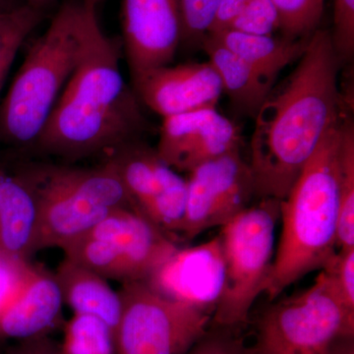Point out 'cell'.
<instances>
[{"instance_id":"1","label":"cell","mask_w":354,"mask_h":354,"mask_svg":"<svg viewBox=\"0 0 354 354\" xmlns=\"http://www.w3.org/2000/svg\"><path fill=\"white\" fill-rule=\"evenodd\" d=\"M341 64L330 30L319 28L295 68L272 88L256 114L248 162L256 199H285L346 111L339 88Z\"/></svg>"},{"instance_id":"2","label":"cell","mask_w":354,"mask_h":354,"mask_svg":"<svg viewBox=\"0 0 354 354\" xmlns=\"http://www.w3.org/2000/svg\"><path fill=\"white\" fill-rule=\"evenodd\" d=\"M118 44L97 32L58 97L32 149L64 160L109 155L149 128L142 104L121 74Z\"/></svg>"},{"instance_id":"3","label":"cell","mask_w":354,"mask_h":354,"mask_svg":"<svg viewBox=\"0 0 354 354\" xmlns=\"http://www.w3.org/2000/svg\"><path fill=\"white\" fill-rule=\"evenodd\" d=\"M344 111L330 128L285 199L279 202L281 237L264 293L276 299L337 252L339 172Z\"/></svg>"},{"instance_id":"4","label":"cell","mask_w":354,"mask_h":354,"mask_svg":"<svg viewBox=\"0 0 354 354\" xmlns=\"http://www.w3.org/2000/svg\"><path fill=\"white\" fill-rule=\"evenodd\" d=\"M97 4L67 0L32 43L0 104V142L32 148L58 97L101 31Z\"/></svg>"},{"instance_id":"5","label":"cell","mask_w":354,"mask_h":354,"mask_svg":"<svg viewBox=\"0 0 354 354\" xmlns=\"http://www.w3.org/2000/svg\"><path fill=\"white\" fill-rule=\"evenodd\" d=\"M16 172L31 187L38 202L39 250L64 249L116 209L137 211L106 160L95 167L32 162Z\"/></svg>"},{"instance_id":"6","label":"cell","mask_w":354,"mask_h":354,"mask_svg":"<svg viewBox=\"0 0 354 354\" xmlns=\"http://www.w3.org/2000/svg\"><path fill=\"white\" fill-rule=\"evenodd\" d=\"M279 201L258 200L221 227L225 278L212 325L241 329L264 293L274 263Z\"/></svg>"},{"instance_id":"7","label":"cell","mask_w":354,"mask_h":354,"mask_svg":"<svg viewBox=\"0 0 354 354\" xmlns=\"http://www.w3.org/2000/svg\"><path fill=\"white\" fill-rule=\"evenodd\" d=\"M342 335H354V311L320 272L313 286L263 311L250 354H327Z\"/></svg>"},{"instance_id":"8","label":"cell","mask_w":354,"mask_h":354,"mask_svg":"<svg viewBox=\"0 0 354 354\" xmlns=\"http://www.w3.org/2000/svg\"><path fill=\"white\" fill-rule=\"evenodd\" d=\"M116 354H186L211 326L214 312L162 297L146 281L123 283Z\"/></svg>"},{"instance_id":"9","label":"cell","mask_w":354,"mask_h":354,"mask_svg":"<svg viewBox=\"0 0 354 354\" xmlns=\"http://www.w3.org/2000/svg\"><path fill=\"white\" fill-rule=\"evenodd\" d=\"M176 241L132 209H118L81 242L84 264L106 279L146 281L176 252Z\"/></svg>"},{"instance_id":"10","label":"cell","mask_w":354,"mask_h":354,"mask_svg":"<svg viewBox=\"0 0 354 354\" xmlns=\"http://www.w3.org/2000/svg\"><path fill=\"white\" fill-rule=\"evenodd\" d=\"M106 156L137 211L172 239V235H180L187 180L141 140L129 142Z\"/></svg>"},{"instance_id":"11","label":"cell","mask_w":354,"mask_h":354,"mask_svg":"<svg viewBox=\"0 0 354 354\" xmlns=\"http://www.w3.org/2000/svg\"><path fill=\"white\" fill-rule=\"evenodd\" d=\"M187 203L180 236L191 241L223 227L251 206L255 188L250 165L234 151L203 162L188 172Z\"/></svg>"},{"instance_id":"12","label":"cell","mask_w":354,"mask_h":354,"mask_svg":"<svg viewBox=\"0 0 354 354\" xmlns=\"http://www.w3.org/2000/svg\"><path fill=\"white\" fill-rule=\"evenodd\" d=\"M121 25L132 78L171 64L181 44L179 0H122Z\"/></svg>"},{"instance_id":"13","label":"cell","mask_w":354,"mask_h":354,"mask_svg":"<svg viewBox=\"0 0 354 354\" xmlns=\"http://www.w3.org/2000/svg\"><path fill=\"white\" fill-rule=\"evenodd\" d=\"M225 265L220 234L178 249L146 279L162 297L215 311L225 285Z\"/></svg>"},{"instance_id":"14","label":"cell","mask_w":354,"mask_h":354,"mask_svg":"<svg viewBox=\"0 0 354 354\" xmlns=\"http://www.w3.org/2000/svg\"><path fill=\"white\" fill-rule=\"evenodd\" d=\"M241 135L232 121L216 109L164 118L156 150L176 171L189 172L198 165L241 150Z\"/></svg>"},{"instance_id":"15","label":"cell","mask_w":354,"mask_h":354,"mask_svg":"<svg viewBox=\"0 0 354 354\" xmlns=\"http://www.w3.org/2000/svg\"><path fill=\"white\" fill-rule=\"evenodd\" d=\"M132 81L140 102L162 118L216 109L223 94L220 77L209 62L165 65Z\"/></svg>"},{"instance_id":"16","label":"cell","mask_w":354,"mask_h":354,"mask_svg":"<svg viewBox=\"0 0 354 354\" xmlns=\"http://www.w3.org/2000/svg\"><path fill=\"white\" fill-rule=\"evenodd\" d=\"M64 304L55 274L34 267L19 292L0 309V339L24 341L48 335L59 321Z\"/></svg>"},{"instance_id":"17","label":"cell","mask_w":354,"mask_h":354,"mask_svg":"<svg viewBox=\"0 0 354 354\" xmlns=\"http://www.w3.org/2000/svg\"><path fill=\"white\" fill-rule=\"evenodd\" d=\"M39 211L36 196L17 174L0 165V255L29 261L38 252Z\"/></svg>"},{"instance_id":"18","label":"cell","mask_w":354,"mask_h":354,"mask_svg":"<svg viewBox=\"0 0 354 354\" xmlns=\"http://www.w3.org/2000/svg\"><path fill=\"white\" fill-rule=\"evenodd\" d=\"M64 304L74 314H85L108 324L115 337L122 312V300L108 279L84 266L64 258L55 274Z\"/></svg>"},{"instance_id":"19","label":"cell","mask_w":354,"mask_h":354,"mask_svg":"<svg viewBox=\"0 0 354 354\" xmlns=\"http://www.w3.org/2000/svg\"><path fill=\"white\" fill-rule=\"evenodd\" d=\"M201 46L220 77L223 93L230 97L234 108L255 118L274 84L209 35L203 39Z\"/></svg>"},{"instance_id":"20","label":"cell","mask_w":354,"mask_h":354,"mask_svg":"<svg viewBox=\"0 0 354 354\" xmlns=\"http://www.w3.org/2000/svg\"><path fill=\"white\" fill-rule=\"evenodd\" d=\"M209 36L257 70L270 82H276L281 71L304 55L308 39H290L274 35H253L225 29Z\"/></svg>"},{"instance_id":"21","label":"cell","mask_w":354,"mask_h":354,"mask_svg":"<svg viewBox=\"0 0 354 354\" xmlns=\"http://www.w3.org/2000/svg\"><path fill=\"white\" fill-rule=\"evenodd\" d=\"M44 18L43 11L26 3L0 10V92L21 46Z\"/></svg>"},{"instance_id":"22","label":"cell","mask_w":354,"mask_h":354,"mask_svg":"<svg viewBox=\"0 0 354 354\" xmlns=\"http://www.w3.org/2000/svg\"><path fill=\"white\" fill-rule=\"evenodd\" d=\"M354 247V125L351 114L344 123L339 172V209L337 250Z\"/></svg>"},{"instance_id":"23","label":"cell","mask_w":354,"mask_h":354,"mask_svg":"<svg viewBox=\"0 0 354 354\" xmlns=\"http://www.w3.org/2000/svg\"><path fill=\"white\" fill-rule=\"evenodd\" d=\"M60 348L64 354H116L115 337L101 319L74 314L65 325Z\"/></svg>"},{"instance_id":"24","label":"cell","mask_w":354,"mask_h":354,"mask_svg":"<svg viewBox=\"0 0 354 354\" xmlns=\"http://www.w3.org/2000/svg\"><path fill=\"white\" fill-rule=\"evenodd\" d=\"M279 14V32L290 39H308L319 29L325 0H272Z\"/></svg>"},{"instance_id":"25","label":"cell","mask_w":354,"mask_h":354,"mask_svg":"<svg viewBox=\"0 0 354 354\" xmlns=\"http://www.w3.org/2000/svg\"><path fill=\"white\" fill-rule=\"evenodd\" d=\"M221 0H179L181 44H201L208 35Z\"/></svg>"},{"instance_id":"26","label":"cell","mask_w":354,"mask_h":354,"mask_svg":"<svg viewBox=\"0 0 354 354\" xmlns=\"http://www.w3.org/2000/svg\"><path fill=\"white\" fill-rule=\"evenodd\" d=\"M279 25L278 8L272 0H249L227 29L246 34L274 35L279 31Z\"/></svg>"},{"instance_id":"27","label":"cell","mask_w":354,"mask_h":354,"mask_svg":"<svg viewBox=\"0 0 354 354\" xmlns=\"http://www.w3.org/2000/svg\"><path fill=\"white\" fill-rule=\"evenodd\" d=\"M321 272L344 304L354 311V247L337 250Z\"/></svg>"},{"instance_id":"28","label":"cell","mask_w":354,"mask_h":354,"mask_svg":"<svg viewBox=\"0 0 354 354\" xmlns=\"http://www.w3.org/2000/svg\"><path fill=\"white\" fill-rule=\"evenodd\" d=\"M333 29L330 38L341 62L353 58L354 53V0H333Z\"/></svg>"},{"instance_id":"29","label":"cell","mask_w":354,"mask_h":354,"mask_svg":"<svg viewBox=\"0 0 354 354\" xmlns=\"http://www.w3.org/2000/svg\"><path fill=\"white\" fill-rule=\"evenodd\" d=\"M239 329L209 326L208 330L186 354H250V346L237 333Z\"/></svg>"},{"instance_id":"30","label":"cell","mask_w":354,"mask_h":354,"mask_svg":"<svg viewBox=\"0 0 354 354\" xmlns=\"http://www.w3.org/2000/svg\"><path fill=\"white\" fill-rule=\"evenodd\" d=\"M34 269L29 261L0 255V309L16 297Z\"/></svg>"},{"instance_id":"31","label":"cell","mask_w":354,"mask_h":354,"mask_svg":"<svg viewBox=\"0 0 354 354\" xmlns=\"http://www.w3.org/2000/svg\"><path fill=\"white\" fill-rule=\"evenodd\" d=\"M10 354H64L60 344L46 335L24 339L11 351Z\"/></svg>"},{"instance_id":"32","label":"cell","mask_w":354,"mask_h":354,"mask_svg":"<svg viewBox=\"0 0 354 354\" xmlns=\"http://www.w3.org/2000/svg\"><path fill=\"white\" fill-rule=\"evenodd\" d=\"M248 1L249 0H221L220 8L208 34L227 29Z\"/></svg>"},{"instance_id":"33","label":"cell","mask_w":354,"mask_h":354,"mask_svg":"<svg viewBox=\"0 0 354 354\" xmlns=\"http://www.w3.org/2000/svg\"><path fill=\"white\" fill-rule=\"evenodd\" d=\"M327 354H354V335H342L337 337Z\"/></svg>"},{"instance_id":"34","label":"cell","mask_w":354,"mask_h":354,"mask_svg":"<svg viewBox=\"0 0 354 354\" xmlns=\"http://www.w3.org/2000/svg\"><path fill=\"white\" fill-rule=\"evenodd\" d=\"M25 3L28 6L34 7V8L39 9L46 13V9L50 8L55 0H24Z\"/></svg>"},{"instance_id":"35","label":"cell","mask_w":354,"mask_h":354,"mask_svg":"<svg viewBox=\"0 0 354 354\" xmlns=\"http://www.w3.org/2000/svg\"><path fill=\"white\" fill-rule=\"evenodd\" d=\"M24 3V0H0V10L15 8Z\"/></svg>"},{"instance_id":"36","label":"cell","mask_w":354,"mask_h":354,"mask_svg":"<svg viewBox=\"0 0 354 354\" xmlns=\"http://www.w3.org/2000/svg\"><path fill=\"white\" fill-rule=\"evenodd\" d=\"M93 2H95L97 6H99L101 2L104 1V0H92Z\"/></svg>"}]
</instances>
